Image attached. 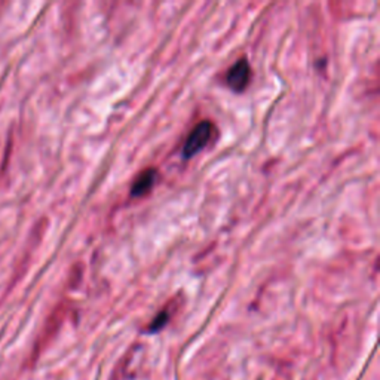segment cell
<instances>
[{
  "label": "cell",
  "mask_w": 380,
  "mask_h": 380,
  "mask_svg": "<svg viewBox=\"0 0 380 380\" xmlns=\"http://www.w3.org/2000/svg\"><path fill=\"white\" fill-rule=\"evenodd\" d=\"M212 132H214V126L210 121H202L197 126H194L192 132L189 134L186 144H184V148H183L184 158L186 159L193 158L194 154L206 148L212 137Z\"/></svg>",
  "instance_id": "obj_1"
},
{
  "label": "cell",
  "mask_w": 380,
  "mask_h": 380,
  "mask_svg": "<svg viewBox=\"0 0 380 380\" xmlns=\"http://www.w3.org/2000/svg\"><path fill=\"white\" fill-rule=\"evenodd\" d=\"M250 64L247 60H239L237 61L235 64H233L229 72H228V76H226V82L229 85V88H232L233 91L237 92H241L246 90V88L248 86V82H250Z\"/></svg>",
  "instance_id": "obj_2"
},
{
  "label": "cell",
  "mask_w": 380,
  "mask_h": 380,
  "mask_svg": "<svg viewBox=\"0 0 380 380\" xmlns=\"http://www.w3.org/2000/svg\"><path fill=\"white\" fill-rule=\"evenodd\" d=\"M156 177H158V172H156V170H153V168L146 170L143 174H140L139 179L135 180L134 186L131 189L132 197L139 198V197H143V194L148 193L153 188Z\"/></svg>",
  "instance_id": "obj_3"
},
{
  "label": "cell",
  "mask_w": 380,
  "mask_h": 380,
  "mask_svg": "<svg viewBox=\"0 0 380 380\" xmlns=\"http://www.w3.org/2000/svg\"><path fill=\"white\" fill-rule=\"evenodd\" d=\"M168 319H170V312L162 310L161 314L153 319V323L149 326V333H156V331L162 330L165 326H167Z\"/></svg>",
  "instance_id": "obj_4"
}]
</instances>
